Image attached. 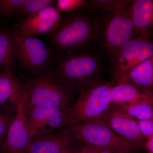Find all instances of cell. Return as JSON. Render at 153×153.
I'll return each instance as SVG.
<instances>
[{"label": "cell", "instance_id": "cell-21", "mask_svg": "<svg viewBox=\"0 0 153 153\" xmlns=\"http://www.w3.org/2000/svg\"><path fill=\"white\" fill-rule=\"evenodd\" d=\"M126 0H93L88 1V5L95 10L104 13L114 10L126 4Z\"/></svg>", "mask_w": 153, "mask_h": 153}, {"label": "cell", "instance_id": "cell-10", "mask_svg": "<svg viewBox=\"0 0 153 153\" xmlns=\"http://www.w3.org/2000/svg\"><path fill=\"white\" fill-rule=\"evenodd\" d=\"M115 133L128 142L144 149L146 138L135 119L114 103L100 118Z\"/></svg>", "mask_w": 153, "mask_h": 153}, {"label": "cell", "instance_id": "cell-20", "mask_svg": "<svg viewBox=\"0 0 153 153\" xmlns=\"http://www.w3.org/2000/svg\"><path fill=\"white\" fill-rule=\"evenodd\" d=\"M55 1L52 0H26L18 13L25 18L46 7L53 6Z\"/></svg>", "mask_w": 153, "mask_h": 153}, {"label": "cell", "instance_id": "cell-22", "mask_svg": "<svg viewBox=\"0 0 153 153\" xmlns=\"http://www.w3.org/2000/svg\"><path fill=\"white\" fill-rule=\"evenodd\" d=\"M26 0H0V13L4 16H9L19 13Z\"/></svg>", "mask_w": 153, "mask_h": 153}, {"label": "cell", "instance_id": "cell-15", "mask_svg": "<svg viewBox=\"0 0 153 153\" xmlns=\"http://www.w3.org/2000/svg\"><path fill=\"white\" fill-rule=\"evenodd\" d=\"M112 103L121 104L131 102H145L153 105V93L125 81L113 85Z\"/></svg>", "mask_w": 153, "mask_h": 153}, {"label": "cell", "instance_id": "cell-14", "mask_svg": "<svg viewBox=\"0 0 153 153\" xmlns=\"http://www.w3.org/2000/svg\"><path fill=\"white\" fill-rule=\"evenodd\" d=\"M26 85L23 84L7 68L0 74V106L16 111L19 105L25 101Z\"/></svg>", "mask_w": 153, "mask_h": 153}, {"label": "cell", "instance_id": "cell-8", "mask_svg": "<svg viewBox=\"0 0 153 153\" xmlns=\"http://www.w3.org/2000/svg\"><path fill=\"white\" fill-rule=\"evenodd\" d=\"M15 57L22 67L36 74L46 69L51 61V52L41 39L14 31L11 33Z\"/></svg>", "mask_w": 153, "mask_h": 153}, {"label": "cell", "instance_id": "cell-2", "mask_svg": "<svg viewBox=\"0 0 153 153\" xmlns=\"http://www.w3.org/2000/svg\"><path fill=\"white\" fill-rule=\"evenodd\" d=\"M100 58L91 52L68 53L58 61L53 74L72 93L79 91L98 79L102 70Z\"/></svg>", "mask_w": 153, "mask_h": 153}, {"label": "cell", "instance_id": "cell-3", "mask_svg": "<svg viewBox=\"0 0 153 153\" xmlns=\"http://www.w3.org/2000/svg\"><path fill=\"white\" fill-rule=\"evenodd\" d=\"M67 128L77 140L97 151L137 153L143 149L119 136L101 118L82 123L71 124Z\"/></svg>", "mask_w": 153, "mask_h": 153}, {"label": "cell", "instance_id": "cell-1", "mask_svg": "<svg viewBox=\"0 0 153 153\" xmlns=\"http://www.w3.org/2000/svg\"><path fill=\"white\" fill-rule=\"evenodd\" d=\"M98 19L76 13L61 17L49 35L56 49L70 51L82 48L98 40Z\"/></svg>", "mask_w": 153, "mask_h": 153}, {"label": "cell", "instance_id": "cell-28", "mask_svg": "<svg viewBox=\"0 0 153 153\" xmlns=\"http://www.w3.org/2000/svg\"><path fill=\"white\" fill-rule=\"evenodd\" d=\"M74 146H72L70 147L65 149L63 151H62L61 153H75L74 152Z\"/></svg>", "mask_w": 153, "mask_h": 153}, {"label": "cell", "instance_id": "cell-13", "mask_svg": "<svg viewBox=\"0 0 153 153\" xmlns=\"http://www.w3.org/2000/svg\"><path fill=\"white\" fill-rule=\"evenodd\" d=\"M77 141L68 129L52 132L33 138L27 153H60Z\"/></svg>", "mask_w": 153, "mask_h": 153}, {"label": "cell", "instance_id": "cell-11", "mask_svg": "<svg viewBox=\"0 0 153 153\" xmlns=\"http://www.w3.org/2000/svg\"><path fill=\"white\" fill-rule=\"evenodd\" d=\"M16 112L2 146L4 153H27L32 140L25 101L19 105Z\"/></svg>", "mask_w": 153, "mask_h": 153}, {"label": "cell", "instance_id": "cell-4", "mask_svg": "<svg viewBox=\"0 0 153 153\" xmlns=\"http://www.w3.org/2000/svg\"><path fill=\"white\" fill-rule=\"evenodd\" d=\"M131 1L99 20L98 38L102 51L110 57L136 35L130 10Z\"/></svg>", "mask_w": 153, "mask_h": 153}, {"label": "cell", "instance_id": "cell-27", "mask_svg": "<svg viewBox=\"0 0 153 153\" xmlns=\"http://www.w3.org/2000/svg\"><path fill=\"white\" fill-rule=\"evenodd\" d=\"M144 149L149 153H153V134L146 139Z\"/></svg>", "mask_w": 153, "mask_h": 153}, {"label": "cell", "instance_id": "cell-26", "mask_svg": "<svg viewBox=\"0 0 153 153\" xmlns=\"http://www.w3.org/2000/svg\"><path fill=\"white\" fill-rule=\"evenodd\" d=\"M74 148L75 153H98L95 149L80 142L79 144L74 146Z\"/></svg>", "mask_w": 153, "mask_h": 153}, {"label": "cell", "instance_id": "cell-5", "mask_svg": "<svg viewBox=\"0 0 153 153\" xmlns=\"http://www.w3.org/2000/svg\"><path fill=\"white\" fill-rule=\"evenodd\" d=\"M113 85L111 82L98 79L81 91L78 98L69 108V124L100 118L112 104Z\"/></svg>", "mask_w": 153, "mask_h": 153}, {"label": "cell", "instance_id": "cell-19", "mask_svg": "<svg viewBox=\"0 0 153 153\" xmlns=\"http://www.w3.org/2000/svg\"><path fill=\"white\" fill-rule=\"evenodd\" d=\"M15 58L13 43L11 34L0 32V66H10Z\"/></svg>", "mask_w": 153, "mask_h": 153}, {"label": "cell", "instance_id": "cell-17", "mask_svg": "<svg viewBox=\"0 0 153 153\" xmlns=\"http://www.w3.org/2000/svg\"><path fill=\"white\" fill-rule=\"evenodd\" d=\"M119 81L129 82L153 93V54L133 68Z\"/></svg>", "mask_w": 153, "mask_h": 153}, {"label": "cell", "instance_id": "cell-7", "mask_svg": "<svg viewBox=\"0 0 153 153\" xmlns=\"http://www.w3.org/2000/svg\"><path fill=\"white\" fill-rule=\"evenodd\" d=\"M153 54V36L151 31L137 34L131 39L109 57L113 85Z\"/></svg>", "mask_w": 153, "mask_h": 153}, {"label": "cell", "instance_id": "cell-12", "mask_svg": "<svg viewBox=\"0 0 153 153\" xmlns=\"http://www.w3.org/2000/svg\"><path fill=\"white\" fill-rule=\"evenodd\" d=\"M56 8L49 6L22 19L16 25V32L25 35H40L50 32L61 19Z\"/></svg>", "mask_w": 153, "mask_h": 153}, {"label": "cell", "instance_id": "cell-23", "mask_svg": "<svg viewBox=\"0 0 153 153\" xmlns=\"http://www.w3.org/2000/svg\"><path fill=\"white\" fill-rule=\"evenodd\" d=\"M88 5V3L84 0H58L56 5V9L59 13L72 11Z\"/></svg>", "mask_w": 153, "mask_h": 153}, {"label": "cell", "instance_id": "cell-18", "mask_svg": "<svg viewBox=\"0 0 153 153\" xmlns=\"http://www.w3.org/2000/svg\"><path fill=\"white\" fill-rule=\"evenodd\" d=\"M116 104L137 120L153 119V105L147 102L136 101Z\"/></svg>", "mask_w": 153, "mask_h": 153}, {"label": "cell", "instance_id": "cell-30", "mask_svg": "<svg viewBox=\"0 0 153 153\" xmlns=\"http://www.w3.org/2000/svg\"><path fill=\"white\" fill-rule=\"evenodd\" d=\"M97 152H98V153H112L111 152H105V151H97Z\"/></svg>", "mask_w": 153, "mask_h": 153}, {"label": "cell", "instance_id": "cell-16", "mask_svg": "<svg viewBox=\"0 0 153 153\" xmlns=\"http://www.w3.org/2000/svg\"><path fill=\"white\" fill-rule=\"evenodd\" d=\"M130 10L136 35L153 30V0L131 1Z\"/></svg>", "mask_w": 153, "mask_h": 153}, {"label": "cell", "instance_id": "cell-24", "mask_svg": "<svg viewBox=\"0 0 153 153\" xmlns=\"http://www.w3.org/2000/svg\"><path fill=\"white\" fill-rule=\"evenodd\" d=\"M137 121L141 131L145 138L153 134V119Z\"/></svg>", "mask_w": 153, "mask_h": 153}, {"label": "cell", "instance_id": "cell-31", "mask_svg": "<svg viewBox=\"0 0 153 153\" xmlns=\"http://www.w3.org/2000/svg\"><path fill=\"white\" fill-rule=\"evenodd\" d=\"M151 32H152V34L153 36V30H152V31H151Z\"/></svg>", "mask_w": 153, "mask_h": 153}, {"label": "cell", "instance_id": "cell-29", "mask_svg": "<svg viewBox=\"0 0 153 153\" xmlns=\"http://www.w3.org/2000/svg\"><path fill=\"white\" fill-rule=\"evenodd\" d=\"M4 139L0 137V149H1L3 143L4 142Z\"/></svg>", "mask_w": 153, "mask_h": 153}, {"label": "cell", "instance_id": "cell-25", "mask_svg": "<svg viewBox=\"0 0 153 153\" xmlns=\"http://www.w3.org/2000/svg\"><path fill=\"white\" fill-rule=\"evenodd\" d=\"M10 122L7 118L0 114V137L4 139L6 137Z\"/></svg>", "mask_w": 153, "mask_h": 153}, {"label": "cell", "instance_id": "cell-9", "mask_svg": "<svg viewBox=\"0 0 153 153\" xmlns=\"http://www.w3.org/2000/svg\"><path fill=\"white\" fill-rule=\"evenodd\" d=\"M69 108L61 107L25 108L32 139L51 133L56 129L68 127L70 123Z\"/></svg>", "mask_w": 153, "mask_h": 153}, {"label": "cell", "instance_id": "cell-6", "mask_svg": "<svg viewBox=\"0 0 153 153\" xmlns=\"http://www.w3.org/2000/svg\"><path fill=\"white\" fill-rule=\"evenodd\" d=\"M25 108L38 107L70 108L71 93L53 74L40 73L25 84Z\"/></svg>", "mask_w": 153, "mask_h": 153}]
</instances>
